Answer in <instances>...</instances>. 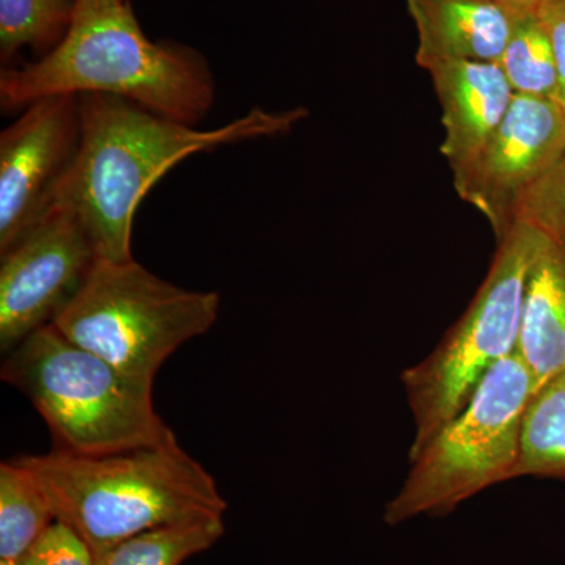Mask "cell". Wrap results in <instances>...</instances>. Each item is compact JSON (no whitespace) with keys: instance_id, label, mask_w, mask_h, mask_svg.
<instances>
[{"instance_id":"cell-24","label":"cell","mask_w":565,"mask_h":565,"mask_svg":"<svg viewBox=\"0 0 565 565\" xmlns=\"http://www.w3.org/2000/svg\"><path fill=\"white\" fill-rule=\"evenodd\" d=\"M0 565H17V564L10 563V561H0Z\"/></svg>"},{"instance_id":"cell-5","label":"cell","mask_w":565,"mask_h":565,"mask_svg":"<svg viewBox=\"0 0 565 565\" xmlns=\"http://www.w3.org/2000/svg\"><path fill=\"white\" fill-rule=\"evenodd\" d=\"M548 241L515 218L498 241L489 274L462 318L427 359L404 371L416 427L411 456L462 411L498 363L516 352L527 280Z\"/></svg>"},{"instance_id":"cell-22","label":"cell","mask_w":565,"mask_h":565,"mask_svg":"<svg viewBox=\"0 0 565 565\" xmlns=\"http://www.w3.org/2000/svg\"><path fill=\"white\" fill-rule=\"evenodd\" d=\"M74 3H76V13H92V11L115 9V7L131 3V0H74Z\"/></svg>"},{"instance_id":"cell-19","label":"cell","mask_w":565,"mask_h":565,"mask_svg":"<svg viewBox=\"0 0 565 565\" xmlns=\"http://www.w3.org/2000/svg\"><path fill=\"white\" fill-rule=\"evenodd\" d=\"M515 218L531 223L550 239L565 245V152L525 193Z\"/></svg>"},{"instance_id":"cell-9","label":"cell","mask_w":565,"mask_h":565,"mask_svg":"<svg viewBox=\"0 0 565 565\" xmlns=\"http://www.w3.org/2000/svg\"><path fill=\"white\" fill-rule=\"evenodd\" d=\"M81 139L77 95L32 103L0 134V253L31 232L55 202Z\"/></svg>"},{"instance_id":"cell-13","label":"cell","mask_w":565,"mask_h":565,"mask_svg":"<svg viewBox=\"0 0 565 565\" xmlns=\"http://www.w3.org/2000/svg\"><path fill=\"white\" fill-rule=\"evenodd\" d=\"M516 353L534 393L565 370V245L550 239L527 280Z\"/></svg>"},{"instance_id":"cell-16","label":"cell","mask_w":565,"mask_h":565,"mask_svg":"<svg viewBox=\"0 0 565 565\" xmlns=\"http://www.w3.org/2000/svg\"><path fill=\"white\" fill-rule=\"evenodd\" d=\"M515 95L557 98V66L552 39L537 9H516L511 35L498 62Z\"/></svg>"},{"instance_id":"cell-18","label":"cell","mask_w":565,"mask_h":565,"mask_svg":"<svg viewBox=\"0 0 565 565\" xmlns=\"http://www.w3.org/2000/svg\"><path fill=\"white\" fill-rule=\"evenodd\" d=\"M74 13V0H0L2 62L24 47L50 54L68 35Z\"/></svg>"},{"instance_id":"cell-10","label":"cell","mask_w":565,"mask_h":565,"mask_svg":"<svg viewBox=\"0 0 565 565\" xmlns=\"http://www.w3.org/2000/svg\"><path fill=\"white\" fill-rule=\"evenodd\" d=\"M565 152V110L555 99L515 95L475 161L452 174L463 202L492 225L498 241L515 222L525 193Z\"/></svg>"},{"instance_id":"cell-12","label":"cell","mask_w":565,"mask_h":565,"mask_svg":"<svg viewBox=\"0 0 565 565\" xmlns=\"http://www.w3.org/2000/svg\"><path fill=\"white\" fill-rule=\"evenodd\" d=\"M414 21L416 63H498L503 55L516 9L497 0H404Z\"/></svg>"},{"instance_id":"cell-15","label":"cell","mask_w":565,"mask_h":565,"mask_svg":"<svg viewBox=\"0 0 565 565\" xmlns=\"http://www.w3.org/2000/svg\"><path fill=\"white\" fill-rule=\"evenodd\" d=\"M522 476L565 478V370L527 403L516 478Z\"/></svg>"},{"instance_id":"cell-14","label":"cell","mask_w":565,"mask_h":565,"mask_svg":"<svg viewBox=\"0 0 565 565\" xmlns=\"http://www.w3.org/2000/svg\"><path fill=\"white\" fill-rule=\"evenodd\" d=\"M55 520L31 468L20 457L0 465V561L17 563Z\"/></svg>"},{"instance_id":"cell-11","label":"cell","mask_w":565,"mask_h":565,"mask_svg":"<svg viewBox=\"0 0 565 565\" xmlns=\"http://www.w3.org/2000/svg\"><path fill=\"white\" fill-rule=\"evenodd\" d=\"M426 71L441 106L445 139L440 151L457 174L497 131L515 93L498 63H437Z\"/></svg>"},{"instance_id":"cell-23","label":"cell","mask_w":565,"mask_h":565,"mask_svg":"<svg viewBox=\"0 0 565 565\" xmlns=\"http://www.w3.org/2000/svg\"><path fill=\"white\" fill-rule=\"evenodd\" d=\"M512 9H539L545 0H497Z\"/></svg>"},{"instance_id":"cell-7","label":"cell","mask_w":565,"mask_h":565,"mask_svg":"<svg viewBox=\"0 0 565 565\" xmlns=\"http://www.w3.org/2000/svg\"><path fill=\"white\" fill-rule=\"evenodd\" d=\"M533 394V377L519 353L498 363L462 411L411 456V473L386 504L385 523L449 514L468 498L516 478L523 416Z\"/></svg>"},{"instance_id":"cell-21","label":"cell","mask_w":565,"mask_h":565,"mask_svg":"<svg viewBox=\"0 0 565 565\" xmlns=\"http://www.w3.org/2000/svg\"><path fill=\"white\" fill-rule=\"evenodd\" d=\"M552 39L557 66L556 102L565 110V0H545L537 9Z\"/></svg>"},{"instance_id":"cell-4","label":"cell","mask_w":565,"mask_h":565,"mask_svg":"<svg viewBox=\"0 0 565 565\" xmlns=\"http://www.w3.org/2000/svg\"><path fill=\"white\" fill-rule=\"evenodd\" d=\"M6 355L0 377L28 396L57 451L114 455L177 437L156 411L154 384L74 344L52 323Z\"/></svg>"},{"instance_id":"cell-1","label":"cell","mask_w":565,"mask_h":565,"mask_svg":"<svg viewBox=\"0 0 565 565\" xmlns=\"http://www.w3.org/2000/svg\"><path fill=\"white\" fill-rule=\"evenodd\" d=\"M79 99V154L57 199L81 215L104 262L134 258L137 207L177 163L196 152L288 132L307 115L253 109L221 128L199 129L117 96L90 93Z\"/></svg>"},{"instance_id":"cell-3","label":"cell","mask_w":565,"mask_h":565,"mask_svg":"<svg viewBox=\"0 0 565 565\" xmlns=\"http://www.w3.org/2000/svg\"><path fill=\"white\" fill-rule=\"evenodd\" d=\"M50 498L55 519L98 556L154 527L223 519L225 498L210 471L177 437L104 456L52 449L21 456Z\"/></svg>"},{"instance_id":"cell-2","label":"cell","mask_w":565,"mask_h":565,"mask_svg":"<svg viewBox=\"0 0 565 565\" xmlns=\"http://www.w3.org/2000/svg\"><path fill=\"white\" fill-rule=\"evenodd\" d=\"M117 96L195 126L210 114L215 82L193 47L145 35L131 3L74 14L68 35L40 61L0 74L3 111L61 95Z\"/></svg>"},{"instance_id":"cell-20","label":"cell","mask_w":565,"mask_h":565,"mask_svg":"<svg viewBox=\"0 0 565 565\" xmlns=\"http://www.w3.org/2000/svg\"><path fill=\"white\" fill-rule=\"evenodd\" d=\"M17 565H96L90 546L81 535L61 522L54 523L14 563Z\"/></svg>"},{"instance_id":"cell-6","label":"cell","mask_w":565,"mask_h":565,"mask_svg":"<svg viewBox=\"0 0 565 565\" xmlns=\"http://www.w3.org/2000/svg\"><path fill=\"white\" fill-rule=\"evenodd\" d=\"M221 296L162 280L136 259H98L52 326L131 377L154 384L182 344L210 332Z\"/></svg>"},{"instance_id":"cell-8","label":"cell","mask_w":565,"mask_h":565,"mask_svg":"<svg viewBox=\"0 0 565 565\" xmlns=\"http://www.w3.org/2000/svg\"><path fill=\"white\" fill-rule=\"evenodd\" d=\"M0 256L3 353L50 326L99 259L81 215L58 199L31 232Z\"/></svg>"},{"instance_id":"cell-17","label":"cell","mask_w":565,"mask_h":565,"mask_svg":"<svg viewBox=\"0 0 565 565\" xmlns=\"http://www.w3.org/2000/svg\"><path fill=\"white\" fill-rule=\"evenodd\" d=\"M223 519L154 527L95 556L96 565H181L217 544Z\"/></svg>"}]
</instances>
